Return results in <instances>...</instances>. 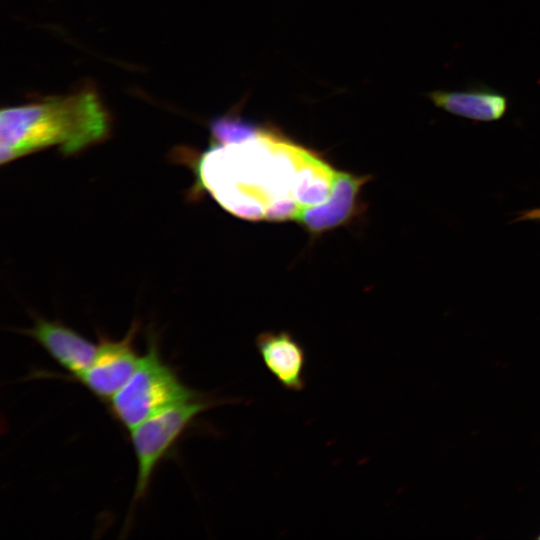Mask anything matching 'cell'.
Instances as JSON below:
<instances>
[{
	"instance_id": "1",
	"label": "cell",
	"mask_w": 540,
	"mask_h": 540,
	"mask_svg": "<svg viewBox=\"0 0 540 540\" xmlns=\"http://www.w3.org/2000/svg\"><path fill=\"white\" fill-rule=\"evenodd\" d=\"M311 150L272 128L235 143L212 144L193 163L194 191H207L225 210L246 220H264L277 200L293 198L297 170ZM295 200V199H294Z\"/></svg>"
},
{
	"instance_id": "2",
	"label": "cell",
	"mask_w": 540,
	"mask_h": 540,
	"mask_svg": "<svg viewBox=\"0 0 540 540\" xmlns=\"http://www.w3.org/2000/svg\"><path fill=\"white\" fill-rule=\"evenodd\" d=\"M110 132V115L89 87L6 107L0 113V162L50 147L74 155L105 141Z\"/></svg>"
},
{
	"instance_id": "3",
	"label": "cell",
	"mask_w": 540,
	"mask_h": 540,
	"mask_svg": "<svg viewBox=\"0 0 540 540\" xmlns=\"http://www.w3.org/2000/svg\"><path fill=\"white\" fill-rule=\"evenodd\" d=\"M186 386L160 353L157 335L149 332L147 349L128 382L108 401L115 420L127 431L172 405L199 396Z\"/></svg>"
},
{
	"instance_id": "4",
	"label": "cell",
	"mask_w": 540,
	"mask_h": 540,
	"mask_svg": "<svg viewBox=\"0 0 540 540\" xmlns=\"http://www.w3.org/2000/svg\"><path fill=\"white\" fill-rule=\"evenodd\" d=\"M239 401L201 393L193 399L157 412L132 428L129 433L136 458L137 477L130 510L145 498L159 462L191 423L209 409Z\"/></svg>"
},
{
	"instance_id": "5",
	"label": "cell",
	"mask_w": 540,
	"mask_h": 540,
	"mask_svg": "<svg viewBox=\"0 0 540 540\" xmlns=\"http://www.w3.org/2000/svg\"><path fill=\"white\" fill-rule=\"evenodd\" d=\"M139 324L133 322L126 335L119 340L99 334L98 348L92 364L73 379L95 397L108 401L128 382L141 356L134 347Z\"/></svg>"
},
{
	"instance_id": "6",
	"label": "cell",
	"mask_w": 540,
	"mask_h": 540,
	"mask_svg": "<svg viewBox=\"0 0 540 540\" xmlns=\"http://www.w3.org/2000/svg\"><path fill=\"white\" fill-rule=\"evenodd\" d=\"M369 179V176L337 171L328 199L322 204L301 208L296 221L312 235L346 224L359 213L360 191Z\"/></svg>"
},
{
	"instance_id": "7",
	"label": "cell",
	"mask_w": 540,
	"mask_h": 540,
	"mask_svg": "<svg viewBox=\"0 0 540 540\" xmlns=\"http://www.w3.org/2000/svg\"><path fill=\"white\" fill-rule=\"evenodd\" d=\"M21 332L35 340L73 378L92 364L98 348V344L56 320L34 317L33 326Z\"/></svg>"
},
{
	"instance_id": "8",
	"label": "cell",
	"mask_w": 540,
	"mask_h": 540,
	"mask_svg": "<svg viewBox=\"0 0 540 540\" xmlns=\"http://www.w3.org/2000/svg\"><path fill=\"white\" fill-rule=\"evenodd\" d=\"M255 345L264 366L283 389L292 392L305 389L307 354L290 332H262L256 337Z\"/></svg>"
},
{
	"instance_id": "9",
	"label": "cell",
	"mask_w": 540,
	"mask_h": 540,
	"mask_svg": "<svg viewBox=\"0 0 540 540\" xmlns=\"http://www.w3.org/2000/svg\"><path fill=\"white\" fill-rule=\"evenodd\" d=\"M426 96L439 109L477 122L498 121L508 109V97L483 83L461 90L436 89Z\"/></svg>"
},
{
	"instance_id": "10",
	"label": "cell",
	"mask_w": 540,
	"mask_h": 540,
	"mask_svg": "<svg viewBox=\"0 0 540 540\" xmlns=\"http://www.w3.org/2000/svg\"><path fill=\"white\" fill-rule=\"evenodd\" d=\"M336 172L311 151L297 170L292 191L295 201L302 208L325 202L332 192Z\"/></svg>"
},
{
	"instance_id": "11",
	"label": "cell",
	"mask_w": 540,
	"mask_h": 540,
	"mask_svg": "<svg viewBox=\"0 0 540 540\" xmlns=\"http://www.w3.org/2000/svg\"><path fill=\"white\" fill-rule=\"evenodd\" d=\"M261 126L250 124L240 117L226 115L210 122L212 144L235 143L256 134Z\"/></svg>"
},
{
	"instance_id": "12",
	"label": "cell",
	"mask_w": 540,
	"mask_h": 540,
	"mask_svg": "<svg viewBox=\"0 0 540 540\" xmlns=\"http://www.w3.org/2000/svg\"><path fill=\"white\" fill-rule=\"evenodd\" d=\"M516 222L535 221L540 222V207L522 211L515 219Z\"/></svg>"
}]
</instances>
